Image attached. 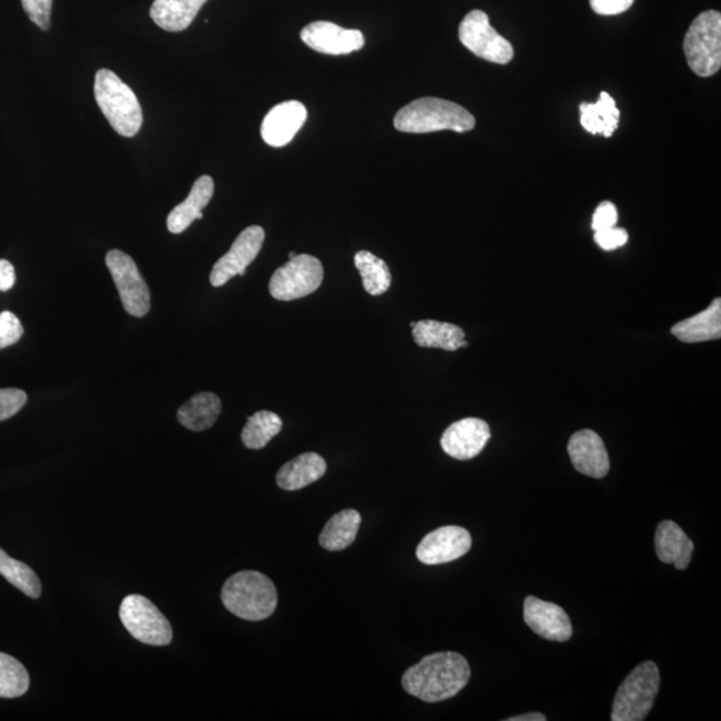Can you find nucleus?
Here are the masks:
<instances>
[{"instance_id": "20", "label": "nucleus", "mask_w": 721, "mask_h": 721, "mask_svg": "<svg viewBox=\"0 0 721 721\" xmlns=\"http://www.w3.org/2000/svg\"><path fill=\"white\" fill-rule=\"evenodd\" d=\"M326 462L319 454L307 452L284 464L278 470L276 480L278 487L293 492L318 481L326 474Z\"/></svg>"}, {"instance_id": "2", "label": "nucleus", "mask_w": 721, "mask_h": 721, "mask_svg": "<svg viewBox=\"0 0 721 721\" xmlns=\"http://www.w3.org/2000/svg\"><path fill=\"white\" fill-rule=\"evenodd\" d=\"M221 598L230 614L247 621L268 619L278 604L276 585L268 575L256 571L239 572L229 578Z\"/></svg>"}, {"instance_id": "32", "label": "nucleus", "mask_w": 721, "mask_h": 721, "mask_svg": "<svg viewBox=\"0 0 721 721\" xmlns=\"http://www.w3.org/2000/svg\"><path fill=\"white\" fill-rule=\"evenodd\" d=\"M26 403V392L14 389V387L0 389V421H5L14 417Z\"/></svg>"}, {"instance_id": "6", "label": "nucleus", "mask_w": 721, "mask_h": 721, "mask_svg": "<svg viewBox=\"0 0 721 721\" xmlns=\"http://www.w3.org/2000/svg\"><path fill=\"white\" fill-rule=\"evenodd\" d=\"M684 53L690 70L708 78L721 68V15L719 11H706L690 24L684 38Z\"/></svg>"}, {"instance_id": "11", "label": "nucleus", "mask_w": 721, "mask_h": 721, "mask_svg": "<svg viewBox=\"0 0 721 721\" xmlns=\"http://www.w3.org/2000/svg\"><path fill=\"white\" fill-rule=\"evenodd\" d=\"M265 242V230L260 226H251L242 232L234 241L230 251L217 260L210 272V283L221 288L235 276L244 277L247 266L257 258Z\"/></svg>"}, {"instance_id": "24", "label": "nucleus", "mask_w": 721, "mask_h": 721, "mask_svg": "<svg viewBox=\"0 0 721 721\" xmlns=\"http://www.w3.org/2000/svg\"><path fill=\"white\" fill-rule=\"evenodd\" d=\"M580 113L581 126L592 136L609 138L619 127L620 111L608 93L600 94L596 103H581Z\"/></svg>"}, {"instance_id": "29", "label": "nucleus", "mask_w": 721, "mask_h": 721, "mask_svg": "<svg viewBox=\"0 0 721 721\" xmlns=\"http://www.w3.org/2000/svg\"><path fill=\"white\" fill-rule=\"evenodd\" d=\"M0 574L30 598L40 597L42 584L38 575L27 563L11 559L2 548H0Z\"/></svg>"}, {"instance_id": "30", "label": "nucleus", "mask_w": 721, "mask_h": 721, "mask_svg": "<svg viewBox=\"0 0 721 721\" xmlns=\"http://www.w3.org/2000/svg\"><path fill=\"white\" fill-rule=\"evenodd\" d=\"M30 688L26 668L15 658L0 652V698H21Z\"/></svg>"}, {"instance_id": "27", "label": "nucleus", "mask_w": 721, "mask_h": 721, "mask_svg": "<svg viewBox=\"0 0 721 721\" xmlns=\"http://www.w3.org/2000/svg\"><path fill=\"white\" fill-rule=\"evenodd\" d=\"M282 427L281 418L272 411H257V414L247 418L246 426L242 430V442H244L247 450H263L281 432Z\"/></svg>"}, {"instance_id": "35", "label": "nucleus", "mask_w": 721, "mask_h": 721, "mask_svg": "<svg viewBox=\"0 0 721 721\" xmlns=\"http://www.w3.org/2000/svg\"><path fill=\"white\" fill-rule=\"evenodd\" d=\"M617 220H619V214H617L616 206L609 201L602 202L593 214L592 229L598 232V230L615 228Z\"/></svg>"}, {"instance_id": "25", "label": "nucleus", "mask_w": 721, "mask_h": 721, "mask_svg": "<svg viewBox=\"0 0 721 721\" xmlns=\"http://www.w3.org/2000/svg\"><path fill=\"white\" fill-rule=\"evenodd\" d=\"M221 409L220 397L214 393L202 392L181 406L177 418L181 426L194 430V432H203L214 426L221 415Z\"/></svg>"}, {"instance_id": "26", "label": "nucleus", "mask_w": 721, "mask_h": 721, "mask_svg": "<svg viewBox=\"0 0 721 721\" xmlns=\"http://www.w3.org/2000/svg\"><path fill=\"white\" fill-rule=\"evenodd\" d=\"M361 514L354 509H345L329 521L319 535V545L329 553H338L350 547L356 542L361 526Z\"/></svg>"}, {"instance_id": "18", "label": "nucleus", "mask_w": 721, "mask_h": 721, "mask_svg": "<svg viewBox=\"0 0 721 721\" xmlns=\"http://www.w3.org/2000/svg\"><path fill=\"white\" fill-rule=\"evenodd\" d=\"M214 194V181L209 175H202L191 187L189 197L172 210L167 217L170 233L181 234L196 220H202V210L209 205Z\"/></svg>"}, {"instance_id": "31", "label": "nucleus", "mask_w": 721, "mask_h": 721, "mask_svg": "<svg viewBox=\"0 0 721 721\" xmlns=\"http://www.w3.org/2000/svg\"><path fill=\"white\" fill-rule=\"evenodd\" d=\"M24 333L23 325L11 312L0 313V349L9 348L20 341Z\"/></svg>"}, {"instance_id": "33", "label": "nucleus", "mask_w": 721, "mask_h": 721, "mask_svg": "<svg viewBox=\"0 0 721 721\" xmlns=\"http://www.w3.org/2000/svg\"><path fill=\"white\" fill-rule=\"evenodd\" d=\"M24 12L44 32L50 30L53 0H22Z\"/></svg>"}, {"instance_id": "13", "label": "nucleus", "mask_w": 721, "mask_h": 721, "mask_svg": "<svg viewBox=\"0 0 721 721\" xmlns=\"http://www.w3.org/2000/svg\"><path fill=\"white\" fill-rule=\"evenodd\" d=\"M301 39L312 50L326 56H347L365 45L360 30H348L332 22H314L301 32Z\"/></svg>"}, {"instance_id": "4", "label": "nucleus", "mask_w": 721, "mask_h": 721, "mask_svg": "<svg viewBox=\"0 0 721 721\" xmlns=\"http://www.w3.org/2000/svg\"><path fill=\"white\" fill-rule=\"evenodd\" d=\"M94 94L103 115L119 136L138 135L143 124L142 107L135 91L115 72L107 69L96 72Z\"/></svg>"}, {"instance_id": "8", "label": "nucleus", "mask_w": 721, "mask_h": 721, "mask_svg": "<svg viewBox=\"0 0 721 721\" xmlns=\"http://www.w3.org/2000/svg\"><path fill=\"white\" fill-rule=\"evenodd\" d=\"M324 281V266L316 257L300 254L277 269L269 290L272 299L294 301L316 292Z\"/></svg>"}, {"instance_id": "14", "label": "nucleus", "mask_w": 721, "mask_h": 721, "mask_svg": "<svg viewBox=\"0 0 721 721\" xmlns=\"http://www.w3.org/2000/svg\"><path fill=\"white\" fill-rule=\"evenodd\" d=\"M490 439V429L480 418H464L452 423L442 434L441 447L456 460H472L484 451Z\"/></svg>"}, {"instance_id": "16", "label": "nucleus", "mask_w": 721, "mask_h": 721, "mask_svg": "<svg viewBox=\"0 0 721 721\" xmlns=\"http://www.w3.org/2000/svg\"><path fill=\"white\" fill-rule=\"evenodd\" d=\"M307 119L304 103L287 101L271 108L260 127V136L269 147L282 148L293 141Z\"/></svg>"}, {"instance_id": "36", "label": "nucleus", "mask_w": 721, "mask_h": 721, "mask_svg": "<svg viewBox=\"0 0 721 721\" xmlns=\"http://www.w3.org/2000/svg\"><path fill=\"white\" fill-rule=\"evenodd\" d=\"M591 8L598 15H619L632 8L635 0H590Z\"/></svg>"}, {"instance_id": "37", "label": "nucleus", "mask_w": 721, "mask_h": 721, "mask_svg": "<svg viewBox=\"0 0 721 721\" xmlns=\"http://www.w3.org/2000/svg\"><path fill=\"white\" fill-rule=\"evenodd\" d=\"M16 282L14 266L8 259H0V292H9Z\"/></svg>"}, {"instance_id": "15", "label": "nucleus", "mask_w": 721, "mask_h": 721, "mask_svg": "<svg viewBox=\"0 0 721 721\" xmlns=\"http://www.w3.org/2000/svg\"><path fill=\"white\" fill-rule=\"evenodd\" d=\"M524 621L545 640L563 642L572 638V623L567 612L535 596L525 598Z\"/></svg>"}, {"instance_id": "5", "label": "nucleus", "mask_w": 721, "mask_h": 721, "mask_svg": "<svg viewBox=\"0 0 721 721\" xmlns=\"http://www.w3.org/2000/svg\"><path fill=\"white\" fill-rule=\"evenodd\" d=\"M660 689V672L653 662H644L626 677L617 689L612 721H642L651 712Z\"/></svg>"}, {"instance_id": "21", "label": "nucleus", "mask_w": 721, "mask_h": 721, "mask_svg": "<svg viewBox=\"0 0 721 721\" xmlns=\"http://www.w3.org/2000/svg\"><path fill=\"white\" fill-rule=\"evenodd\" d=\"M208 0H154L151 20L170 33L184 32L190 26Z\"/></svg>"}, {"instance_id": "3", "label": "nucleus", "mask_w": 721, "mask_h": 721, "mask_svg": "<svg viewBox=\"0 0 721 721\" xmlns=\"http://www.w3.org/2000/svg\"><path fill=\"white\" fill-rule=\"evenodd\" d=\"M475 126L476 119L466 108L440 98L410 102L395 117L396 129L411 135L442 130L466 132L474 130Z\"/></svg>"}, {"instance_id": "19", "label": "nucleus", "mask_w": 721, "mask_h": 721, "mask_svg": "<svg viewBox=\"0 0 721 721\" xmlns=\"http://www.w3.org/2000/svg\"><path fill=\"white\" fill-rule=\"evenodd\" d=\"M654 547L660 561L674 563L684 571L693 560L695 544L674 521H663L658 526Z\"/></svg>"}, {"instance_id": "23", "label": "nucleus", "mask_w": 721, "mask_h": 721, "mask_svg": "<svg viewBox=\"0 0 721 721\" xmlns=\"http://www.w3.org/2000/svg\"><path fill=\"white\" fill-rule=\"evenodd\" d=\"M414 338L418 347L456 351L468 347L462 327L433 319L418 321L414 326Z\"/></svg>"}, {"instance_id": "22", "label": "nucleus", "mask_w": 721, "mask_h": 721, "mask_svg": "<svg viewBox=\"0 0 721 721\" xmlns=\"http://www.w3.org/2000/svg\"><path fill=\"white\" fill-rule=\"evenodd\" d=\"M682 342L698 344L721 337V300L717 299L705 312L682 321L671 329Z\"/></svg>"}, {"instance_id": "9", "label": "nucleus", "mask_w": 721, "mask_h": 721, "mask_svg": "<svg viewBox=\"0 0 721 721\" xmlns=\"http://www.w3.org/2000/svg\"><path fill=\"white\" fill-rule=\"evenodd\" d=\"M458 38L475 56L497 65H507L514 57L513 46L492 27L481 10L466 14L458 27Z\"/></svg>"}, {"instance_id": "12", "label": "nucleus", "mask_w": 721, "mask_h": 721, "mask_svg": "<svg viewBox=\"0 0 721 721\" xmlns=\"http://www.w3.org/2000/svg\"><path fill=\"white\" fill-rule=\"evenodd\" d=\"M470 548V533L462 526L450 525L428 533L418 544L416 555L426 566H440L462 559Z\"/></svg>"}, {"instance_id": "17", "label": "nucleus", "mask_w": 721, "mask_h": 721, "mask_svg": "<svg viewBox=\"0 0 721 721\" xmlns=\"http://www.w3.org/2000/svg\"><path fill=\"white\" fill-rule=\"evenodd\" d=\"M569 457L574 469L585 476L603 478L608 475L610 463L602 438L593 430L574 433L568 444Z\"/></svg>"}, {"instance_id": "10", "label": "nucleus", "mask_w": 721, "mask_h": 721, "mask_svg": "<svg viewBox=\"0 0 721 721\" xmlns=\"http://www.w3.org/2000/svg\"><path fill=\"white\" fill-rule=\"evenodd\" d=\"M106 265L117 284L125 311L137 318L147 316L151 306L150 290L135 259L124 252L112 251L107 253Z\"/></svg>"}, {"instance_id": "1", "label": "nucleus", "mask_w": 721, "mask_h": 721, "mask_svg": "<svg viewBox=\"0 0 721 721\" xmlns=\"http://www.w3.org/2000/svg\"><path fill=\"white\" fill-rule=\"evenodd\" d=\"M470 678V666L463 654L439 652L429 654L403 675V688L426 702L454 698Z\"/></svg>"}, {"instance_id": "38", "label": "nucleus", "mask_w": 721, "mask_h": 721, "mask_svg": "<svg viewBox=\"0 0 721 721\" xmlns=\"http://www.w3.org/2000/svg\"><path fill=\"white\" fill-rule=\"evenodd\" d=\"M507 721H547V717H544L543 713H525L520 714V717L509 718Z\"/></svg>"}, {"instance_id": "34", "label": "nucleus", "mask_w": 721, "mask_h": 721, "mask_svg": "<svg viewBox=\"0 0 721 721\" xmlns=\"http://www.w3.org/2000/svg\"><path fill=\"white\" fill-rule=\"evenodd\" d=\"M595 241L603 251L612 252L627 244L628 233L626 230L616 226L598 230V232H595Z\"/></svg>"}, {"instance_id": "39", "label": "nucleus", "mask_w": 721, "mask_h": 721, "mask_svg": "<svg viewBox=\"0 0 721 721\" xmlns=\"http://www.w3.org/2000/svg\"><path fill=\"white\" fill-rule=\"evenodd\" d=\"M295 256H296V254H295L294 252H292V253L289 254V259H292V258H294Z\"/></svg>"}, {"instance_id": "7", "label": "nucleus", "mask_w": 721, "mask_h": 721, "mask_svg": "<svg viewBox=\"0 0 721 721\" xmlns=\"http://www.w3.org/2000/svg\"><path fill=\"white\" fill-rule=\"evenodd\" d=\"M119 617L132 638L143 644L165 647L173 640L172 624L147 597H125L120 604Z\"/></svg>"}, {"instance_id": "28", "label": "nucleus", "mask_w": 721, "mask_h": 721, "mask_svg": "<svg viewBox=\"0 0 721 721\" xmlns=\"http://www.w3.org/2000/svg\"><path fill=\"white\" fill-rule=\"evenodd\" d=\"M354 266L362 277L363 288L371 295H381L389 290L392 275L384 259L371 252L361 251L354 256Z\"/></svg>"}]
</instances>
